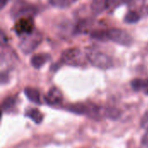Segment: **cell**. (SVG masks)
Returning <instances> with one entry per match:
<instances>
[{
	"label": "cell",
	"mask_w": 148,
	"mask_h": 148,
	"mask_svg": "<svg viewBox=\"0 0 148 148\" xmlns=\"http://www.w3.org/2000/svg\"><path fill=\"white\" fill-rule=\"evenodd\" d=\"M7 2H8V0H1V7L3 8L5 6V4L7 3Z\"/></svg>",
	"instance_id": "23"
},
{
	"label": "cell",
	"mask_w": 148,
	"mask_h": 148,
	"mask_svg": "<svg viewBox=\"0 0 148 148\" xmlns=\"http://www.w3.org/2000/svg\"><path fill=\"white\" fill-rule=\"evenodd\" d=\"M86 56L88 62L93 66L101 69H108L114 65L112 58L107 54L101 51L93 49L88 50Z\"/></svg>",
	"instance_id": "2"
},
{
	"label": "cell",
	"mask_w": 148,
	"mask_h": 148,
	"mask_svg": "<svg viewBox=\"0 0 148 148\" xmlns=\"http://www.w3.org/2000/svg\"><path fill=\"white\" fill-rule=\"evenodd\" d=\"M76 0H49V3L56 8H67L71 6Z\"/></svg>",
	"instance_id": "16"
},
{
	"label": "cell",
	"mask_w": 148,
	"mask_h": 148,
	"mask_svg": "<svg viewBox=\"0 0 148 148\" xmlns=\"http://www.w3.org/2000/svg\"><path fill=\"white\" fill-rule=\"evenodd\" d=\"M42 36L38 31H34L31 34L23 36L19 42V48L24 54H29L34 51L41 43Z\"/></svg>",
	"instance_id": "3"
},
{
	"label": "cell",
	"mask_w": 148,
	"mask_h": 148,
	"mask_svg": "<svg viewBox=\"0 0 148 148\" xmlns=\"http://www.w3.org/2000/svg\"><path fill=\"white\" fill-rule=\"evenodd\" d=\"M140 126L142 128L144 129H148V111L146 112L143 115V117L141 118V121H140Z\"/></svg>",
	"instance_id": "20"
},
{
	"label": "cell",
	"mask_w": 148,
	"mask_h": 148,
	"mask_svg": "<svg viewBox=\"0 0 148 148\" xmlns=\"http://www.w3.org/2000/svg\"><path fill=\"white\" fill-rule=\"evenodd\" d=\"M50 59L49 55L48 54H36L30 59V63L35 69L42 68L49 60Z\"/></svg>",
	"instance_id": "9"
},
{
	"label": "cell",
	"mask_w": 148,
	"mask_h": 148,
	"mask_svg": "<svg viewBox=\"0 0 148 148\" xmlns=\"http://www.w3.org/2000/svg\"><path fill=\"white\" fill-rule=\"evenodd\" d=\"M68 110L76 114H85L93 119L99 120L101 115H104V112H101V108L93 103H75L68 106Z\"/></svg>",
	"instance_id": "1"
},
{
	"label": "cell",
	"mask_w": 148,
	"mask_h": 148,
	"mask_svg": "<svg viewBox=\"0 0 148 148\" xmlns=\"http://www.w3.org/2000/svg\"><path fill=\"white\" fill-rule=\"evenodd\" d=\"M25 116L30 118L36 124L41 123L42 119H43L42 114L38 109H36V108H30V109L27 110L26 113H25Z\"/></svg>",
	"instance_id": "14"
},
{
	"label": "cell",
	"mask_w": 148,
	"mask_h": 148,
	"mask_svg": "<svg viewBox=\"0 0 148 148\" xmlns=\"http://www.w3.org/2000/svg\"><path fill=\"white\" fill-rule=\"evenodd\" d=\"M16 104V98L15 96H9L6 97L2 102V109L3 113L11 112Z\"/></svg>",
	"instance_id": "13"
},
{
	"label": "cell",
	"mask_w": 148,
	"mask_h": 148,
	"mask_svg": "<svg viewBox=\"0 0 148 148\" xmlns=\"http://www.w3.org/2000/svg\"><path fill=\"white\" fill-rule=\"evenodd\" d=\"M107 35L108 40L122 46H130L133 42L132 36L127 31L121 29H109L107 30Z\"/></svg>",
	"instance_id": "6"
},
{
	"label": "cell",
	"mask_w": 148,
	"mask_h": 148,
	"mask_svg": "<svg viewBox=\"0 0 148 148\" xmlns=\"http://www.w3.org/2000/svg\"><path fill=\"white\" fill-rule=\"evenodd\" d=\"M10 13L14 18L31 16L36 13V9L34 5H31L29 3H26L23 0H18L13 4L10 10Z\"/></svg>",
	"instance_id": "5"
},
{
	"label": "cell",
	"mask_w": 148,
	"mask_h": 148,
	"mask_svg": "<svg viewBox=\"0 0 148 148\" xmlns=\"http://www.w3.org/2000/svg\"><path fill=\"white\" fill-rule=\"evenodd\" d=\"M24 94L26 97L33 103L35 104H41V98H40V93L36 88L27 87L24 88Z\"/></svg>",
	"instance_id": "10"
},
{
	"label": "cell",
	"mask_w": 148,
	"mask_h": 148,
	"mask_svg": "<svg viewBox=\"0 0 148 148\" xmlns=\"http://www.w3.org/2000/svg\"><path fill=\"white\" fill-rule=\"evenodd\" d=\"M121 114V112L116 109V108H107V109H104V116L109 118V119H117Z\"/></svg>",
	"instance_id": "19"
},
{
	"label": "cell",
	"mask_w": 148,
	"mask_h": 148,
	"mask_svg": "<svg viewBox=\"0 0 148 148\" xmlns=\"http://www.w3.org/2000/svg\"><path fill=\"white\" fill-rule=\"evenodd\" d=\"M93 25V20L92 19H83L82 20L77 27L75 28L77 33H86L88 31L90 27Z\"/></svg>",
	"instance_id": "15"
},
{
	"label": "cell",
	"mask_w": 148,
	"mask_h": 148,
	"mask_svg": "<svg viewBox=\"0 0 148 148\" xmlns=\"http://www.w3.org/2000/svg\"><path fill=\"white\" fill-rule=\"evenodd\" d=\"M114 1L116 2V3H118V4H119V3H128L132 0H114Z\"/></svg>",
	"instance_id": "22"
},
{
	"label": "cell",
	"mask_w": 148,
	"mask_h": 148,
	"mask_svg": "<svg viewBox=\"0 0 148 148\" xmlns=\"http://www.w3.org/2000/svg\"><path fill=\"white\" fill-rule=\"evenodd\" d=\"M90 36L95 40L101 41V42H106L108 40V35H107V30L103 29H99V30H93L90 33Z\"/></svg>",
	"instance_id": "18"
},
{
	"label": "cell",
	"mask_w": 148,
	"mask_h": 148,
	"mask_svg": "<svg viewBox=\"0 0 148 148\" xmlns=\"http://www.w3.org/2000/svg\"><path fill=\"white\" fill-rule=\"evenodd\" d=\"M142 144L148 147V129L147 130V133L145 134V135L142 138Z\"/></svg>",
	"instance_id": "21"
},
{
	"label": "cell",
	"mask_w": 148,
	"mask_h": 148,
	"mask_svg": "<svg viewBox=\"0 0 148 148\" xmlns=\"http://www.w3.org/2000/svg\"><path fill=\"white\" fill-rule=\"evenodd\" d=\"M140 19V16L137 11L132 10L127 13V15L124 17V22L126 23H136L137 22H139V20Z\"/></svg>",
	"instance_id": "17"
},
{
	"label": "cell",
	"mask_w": 148,
	"mask_h": 148,
	"mask_svg": "<svg viewBox=\"0 0 148 148\" xmlns=\"http://www.w3.org/2000/svg\"><path fill=\"white\" fill-rule=\"evenodd\" d=\"M108 7V0H92L91 10L95 15H100Z\"/></svg>",
	"instance_id": "11"
},
{
	"label": "cell",
	"mask_w": 148,
	"mask_h": 148,
	"mask_svg": "<svg viewBox=\"0 0 148 148\" xmlns=\"http://www.w3.org/2000/svg\"><path fill=\"white\" fill-rule=\"evenodd\" d=\"M44 99H45V101L49 105L56 106V105L60 104L62 101L63 95L59 88H57L56 87H53L49 90V92L45 95Z\"/></svg>",
	"instance_id": "8"
},
{
	"label": "cell",
	"mask_w": 148,
	"mask_h": 148,
	"mask_svg": "<svg viewBox=\"0 0 148 148\" xmlns=\"http://www.w3.org/2000/svg\"><path fill=\"white\" fill-rule=\"evenodd\" d=\"M62 62L64 64L79 67L85 64V58L82 52L77 48H72L66 49L62 54Z\"/></svg>",
	"instance_id": "4"
},
{
	"label": "cell",
	"mask_w": 148,
	"mask_h": 148,
	"mask_svg": "<svg viewBox=\"0 0 148 148\" xmlns=\"http://www.w3.org/2000/svg\"><path fill=\"white\" fill-rule=\"evenodd\" d=\"M35 25L32 16L20 17L15 23L14 29L18 36H26L35 31Z\"/></svg>",
	"instance_id": "7"
},
{
	"label": "cell",
	"mask_w": 148,
	"mask_h": 148,
	"mask_svg": "<svg viewBox=\"0 0 148 148\" xmlns=\"http://www.w3.org/2000/svg\"><path fill=\"white\" fill-rule=\"evenodd\" d=\"M131 87L134 91H143L148 95V79H134L131 82Z\"/></svg>",
	"instance_id": "12"
}]
</instances>
